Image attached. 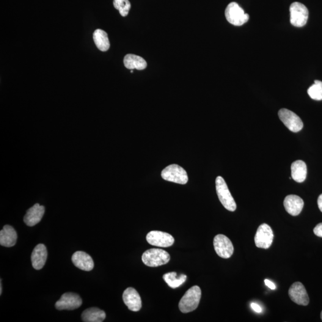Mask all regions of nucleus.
Masks as SVG:
<instances>
[{
    "instance_id": "f3484780",
    "label": "nucleus",
    "mask_w": 322,
    "mask_h": 322,
    "mask_svg": "<svg viewBox=\"0 0 322 322\" xmlns=\"http://www.w3.org/2000/svg\"><path fill=\"white\" fill-rule=\"evenodd\" d=\"M47 258H48V250L45 245L38 244L33 250L31 255V262L33 268L36 270H40L45 266Z\"/></svg>"
},
{
    "instance_id": "f257e3e1",
    "label": "nucleus",
    "mask_w": 322,
    "mask_h": 322,
    "mask_svg": "<svg viewBox=\"0 0 322 322\" xmlns=\"http://www.w3.org/2000/svg\"><path fill=\"white\" fill-rule=\"evenodd\" d=\"M201 298V290L198 286H192L186 292L179 302V309L183 313L196 310Z\"/></svg>"
},
{
    "instance_id": "412c9836",
    "label": "nucleus",
    "mask_w": 322,
    "mask_h": 322,
    "mask_svg": "<svg viewBox=\"0 0 322 322\" xmlns=\"http://www.w3.org/2000/svg\"><path fill=\"white\" fill-rule=\"evenodd\" d=\"M82 321L85 322H102L106 318V313L98 308H90L82 313Z\"/></svg>"
},
{
    "instance_id": "7ed1b4c3",
    "label": "nucleus",
    "mask_w": 322,
    "mask_h": 322,
    "mask_svg": "<svg viewBox=\"0 0 322 322\" xmlns=\"http://www.w3.org/2000/svg\"><path fill=\"white\" fill-rule=\"evenodd\" d=\"M216 187L217 195L220 201L226 210L230 211H235L236 209V203L234 200L226 183L222 177H217L216 180Z\"/></svg>"
},
{
    "instance_id": "423d86ee",
    "label": "nucleus",
    "mask_w": 322,
    "mask_h": 322,
    "mask_svg": "<svg viewBox=\"0 0 322 322\" xmlns=\"http://www.w3.org/2000/svg\"><path fill=\"white\" fill-rule=\"evenodd\" d=\"M290 22L293 26L302 27L307 24L309 18V10L304 4L294 2L291 5Z\"/></svg>"
},
{
    "instance_id": "39448f33",
    "label": "nucleus",
    "mask_w": 322,
    "mask_h": 322,
    "mask_svg": "<svg viewBox=\"0 0 322 322\" xmlns=\"http://www.w3.org/2000/svg\"><path fill=\"white\" fill-rule=\"evenodd\" d=\"M162 178L175 183L185 184L188 183V176L185 170L178 165L173 164L162 171Z\"/></svg>"
},
{
    "instance_id": "b1692460",
    "label": "nucleus",
    "mask_w": 322,
    "mask_h": 322,
    "mask_svg": "<svg viewBox=\"0 0 322 322\" xmlns=\"http://www.w3.org/2000/svg\"><path fill=\"white\" fill-rule=\"evenodd\" d=\"M308 95L315 100H322V82L316 80L312 86L307 90Z\"/></svg>"
},
{
    "instance_id": "a878e982",
    "label": "nucleus",
    "mask_w": 322,
    "mask_h": 322,
    "mask_svg": "<svg viewBox=\"0 0 322 322\" xmlns=\"http://www.w3.org/2000/svg\"><path fill=\"white\" fill-rule=\"evenodd\" d=\"M314 233L318 237L322 238V223H319L314 228Z\"/></svg>"
},
{
    "instance_id": "a211bd4d",
    "label": "nucleus",
    "mask_w": 322,
    "mask_h": 322,
    "mask_svg": "<svg viewBox=\"0 0 322 322\" xmlns=\"http://www.w3.org/2000/svg\"><path fill=\"white\" fill-rule=\"evenodd\" d=\"M17 233L14 228L9 225H4L0 232V245L2 247H13L17 241Z\"/></svg>"
},
{
    "instance_id": "7c9ffc66",
    "label": "nucleus",
    "mask_w": 322,
    "mask_h": 322,
    "mask_svg": "<svg viewBox=\"0 0 322 322\" xmlns=\"http://www.w3.org/2000/svg\"><path fill=\"white\" fill-rule=\"evenodd\" d=\"M321 319H322V312H321Z\"/></svg>"
},
{
    "instance_id": "9d476101",
    "label": "nucleus",
    "mask_w": 322,
    "mask_h": 322,
    "mask_svg": "<svg viewBox=\"0 0 322 322\" xmlns=\"http://www.w3.org/2000/svg\"><path fill=\"white\" fill-rule=\"evenodd\" d=\"M147 240L151 246L162 248L170 247L174 243L172 235L161 231H151L147 236Z\"/></svg>"
},
{
    "instance_id": "dca6fc26",
    "label": "nucleus",
    "mask_w": 322,
    "mask_h": 322,
    "mask_svg": "<svg viewBox=\"0 0 322 322\" xmlns=\"http://www.w3.org/2000/svg\"><path fill=\"white\" fill-rule=\"evenodd\" d=\"M283 205L286 211L293 216H298L304 207V201L298 196L290 195L285 198Z\"/></svg>"
},
{
    "instance_id": "ddd939ff",
    "label": "nucleus",
    "mask_w": 322,
    "mask_h": 322,
    "mask_svg": "<svg viewBox=\"0 0 322 322\" xmlns=\"http://www.w3.org/2000/svg\"><path fill=\"white\" fill-rule=\"evenodd\" d=\"M123 301L128 309L133 312H139L141 309L142 302L138 292L133 288H128L124 292Z\"/></svg>"
},
{
    "instance_id": "f8f14e48",
    "label": "nucleus",
    "mask_w": 322,
    "mask_h": 322,
    "mask_svg": "<svg viewBox=\"0 0 322 322\" xmlns=\"http://www.w3.org/2000/svg\"><path fill=\"white\" fill-rule=\"evenodd\" d=\"M289 296L292 301L301 305H307L310 299L304 286L301 282H295L289 290Z\"/></svg>"
},
{
    "instance_id": "cd10ccee",
    "label": "nucleus",
    "mask_w": 322,
    "mask_h": 322,
    "mask_svg": "<svg viewBox=\"0 0 322 322\" xmlns=\"http://www.w3.org/2000/svg\"><path fill=\"white\" fill-rule=\"evenodd\" d=\"M251 307L253 310L255 311V312H257V313H261L262 312V309H261V307L259 305H258L255 303H252L251 304Z\"/></svg>"
},
{
    "instance_id": "20e7f679",
    "label": "nucleus",
    "mask_w": 322,
    "mask_h": 322,
    "mask_svg": "<svg viewBox=\"0 0 322 322\" xmlns=\"http://www.w3.org/2000/svg\"><path fill=\"white\" fill-rule=\"evenodd\" d=\"M227 21L235 26H242L249 20V15L235 2H230L225 10Z\"/></svg>"
},
{
    "instance_id": "4468645a",
    "label": "nucleus",
    "mask_w": 322,
    "mask_h": 322,
    "mask_svg": "<svg viewBox=\"0 0 322 322\" xmlns=\"http://www.w3.org/2000/svg\"><path fill=\"white\" fill-rule=\"evenodd\" d=\"M45 213V206L40 205L39 203H35L26 211L24 219L25 223L30 227L34 226L39 223Z\"/></svg>"
},
{
    "instance_id": "6ab92c4d",
    "label": "nucleus",
    "mask_w": 322,
    "mask_h": 322,
    "mask_svg": "<svg viewBox=\"0 0 322 322\" xmlns=\"http://www.w3.org/2000/svg\"><path fill=\"white\" fill-rule=\"evenodd\" d=\"M307 166L304 161L294 162L291 166V177L298 183H302L306 179Z\"/></svg>"
},
{
    "instance_id": "c85d7f7f",
    "label": "nucleus",
    "mask_w": 322,
    "mask_h": 322,
    "mask_svg": "<svg viewBox=\"0 0 322 322\" xmlns=\"http://www.w3.org/2000/svg\"><path fill=\"white\" fill-rule=\"evenodd\" d=\"M318 203L319 210H320L322 213V194H321L318 198Z\"/></svg>"
},
{
    "instance_id": "393cba45",
    "label": "nucleus",
    "mask_w": 322,
    "mask_h": 322,
    "mask_svg": "<svg viewBox=\"0 0 322 322\" xmlns=\"http://www.w3.org/2000/svg\"><path fill=\"white\" fill-rule=\"evenodd\" d=\"M114 5L115 9L119 10L123 17L127 16L131 9L130 2L128 0H114Z\"/></svg>"
},
{
    "instance_id": "9b49d317",
    "label": "nucleus",
    "mask_w": 322,
    "mask_h": 322,
    "mask_svg": "<svg viewBox=\"0 0 322 322\" xmlns=\"http://www.w3.org/2000/svg\"><path fill=\"white\" fill-rule=\"evenodd\" d=\"M82 303V299L78 294L68 293L63 294L55 304V307L59 310H74L80 307Z\"/></svg>"
},
{
    "instance_id": "4be33fe9",
    "label": "nucleus",
    "mask_w": 322,
    "mask_h": 322,
    "mask_svg": "<svg viewBox=\"0 0 322 322\" xmlns=\"http://www.w3.org/2000/svg\"><path fill=\"white\" fill-rule=\"evenodd\" d=\"M93 40L97 48L101 51H106L110 48L108 35L103 30L96 29L93 33Z\"/></svg>"
},
{
    "instance_id": "bb28decb",
    "label": "nucleus",
    "mask_w": 322,
    "mask_h": 322,
    "mask_svg": "<svg viewBox=\"0 0 322 322\" xmlns=\"http://www.w3.org/2000/svg\"><path fill=\"white\" fill-rule=\"evenodd\" d=\"M264 282H265L266 285L268 286V287L272 290H274L276 288V285H274V283L271 282V280L265 279L264 280Z\"/></svg>"
},
{
    "instance_id": "5701e85b",
    "label": "nucleus",
    "mask_w": 322,
    "mask_h": 322,
    "mask_svg": "<svg viewBox=\"0 0 322 322\" xmlns=\"http://www.w3.org/2000/svg\"><path fill=\"white\" fill-rule=\"evenodd\" d=\"M163 279L170 288L175 289L178 288L186 282L187 276L184 274L177 276L175 272H169L164 274Z\"/></svg>"
},
{
    "instance_id": "6e6552de",
    "label": "nucleus",
    "mask_w": 322,
    "mask_h": 322,
    "mask_svg": "<svg viewBox=\"0 0 322 322\" xmlns=\"http://www.w3.org/2000/svg\"><path fill=\"white\" fill-rule=\"evenodd\" d=\"M273 230L268 224L264 223L258 228L254 238L256 247L260 248L268 249L273 242Z\"/></svg>"
},
{
    "instance_id": "c756f323",
    "label": "nucleus",
    "mask_w": 322,
    "mask_h": 322,
    "mask_svg": "<svg viewBox=\"0 0 322 322\" xmlns=\"http://www.w3.org/2000/svg\"><path fill=\"white\" fill-rule=\"evenodd\" d=\"M1 294H2V283L1 280V282H0V295H1Z\"/></svg>"
},
{
    "instance_id": "aec40b11",
    "label": "nucleus",
    "mask_w": 322,
    "mask_h": 322,
    "mask_svg": "<svg viewBox=\"0 0 322 322\" xmlns=\"http://www.w3.org/2000/svg\"><path fill=\"white\" fill-rule=\"evenodd\" d=\"M124 64L128 70H144L147 67V62L144 59L133 54L126 55Z\"/></svg>"
},
{
    "instance_id": "2eb2a0df",
    "label": "nucleus",
    "mask_w": 322,
    "mask_h": 322,
    "mask_svg": "<svg viewBox=\"0 0 322 322\" xmlns=\"http://www.w3.org/2000/svg\"><path fill=\"white\" fill-rule=\"evenodd\" d=\"M72 261L77 268L89 272L94 268V261L91 256L83 251H76L72 257Z\"/></svg>"
},
{
    "instance_id": "0eeeda50",
    "label": "nucleus",
    "mask_w": 322,
    "mask_h": 322,
    "mask_svg": "<svg viewBox=\"0 0 322 322\" xmlns=\"http://www.w3.org/2000/svg\"><path fill=\"white\" fill-rule=\"evenodd\" d=\"M280 120L289 130L297 133L303 128V123L295 113L287 109H281L278 112Z\"/></svg>"
},
{
    "instance_id": "1a4fd4ad",
    "label": "nucleus",
    "mask_w": 322,
    "mask_h": 322,
    "mask_svg": "<svg viewBox=\"0 0 322 322\" xmlns=\"http://www.w3.org/2000/svg\"><path fill=\"white\" fill-rule=\"evenodd\" d=\"M214 247L217 254L223 258H229L233 254L232 242L224 235L220 234L215 236Z\"/></svg>"
},
{
    "instance_id": "2f4dec72",
    "label": "nucleus",
    "mask_w": 322,
    "mask_h": 322,
    "mask_svg": "<svg viewBox=\"0 0 322 322\" xmlns=\"http://www.w3.org/2000/svg\"><path fill=\"white\" fill-rule=\"evenodd\" d=\"M131 73H133L134 71L133 70H131Z\"/></svg>"
},
{
    "instance_id": "f03ea898",
    "label": "nucleus",
    "mask_w": 322,
    "mask_h": 322,
    "mask_svg": "<svg viewBox=\"0 0 322 322\" xmlns=\"http://www.w3.org/2000/svg\"><path fill=\"white\" fill-rule=\"evenodd\" d=\"M143 263L151 268L164 265L169 262L170 255L162 249H150L143 253L142 258Z\"/></svg>"
}]
</instances>
